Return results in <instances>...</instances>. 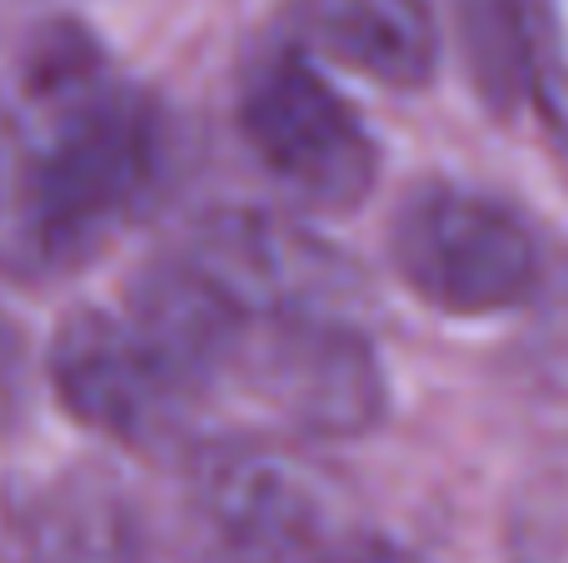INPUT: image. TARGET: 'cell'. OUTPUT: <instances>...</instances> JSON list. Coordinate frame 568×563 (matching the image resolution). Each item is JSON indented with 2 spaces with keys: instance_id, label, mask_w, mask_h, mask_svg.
<instances>
[{
  "instance_id": "obj_12",
  "label": "cell",
  "mask_w": 568,
  "mask_h": 563,
  "mask_svg": "<svg viewBox=\"0 0 568 563\" xmlns=\"http://www.w3.org/2000/svg\"><path fill=\"white\" fill-rule=\"evenodd\" d=\"M324 563H414L404 549L384 544V539H354V544H339Z\"/></svg>"
},
{
  "instance_id": "obj_6",
  "label": "cell",
  "mask_w": 568,
  "mask_h": 563,
  "mask_svg": "<svg viewBox=\"0 0 568 563\" xmlns=\"http://www.w3.org/2000/svg\"><path fill=\"white\" fill-rule=\"evenodd\" d=\"M389 255L404 285L444 315H494L539 285L524 219L469 190H419L394 219Z\"/></svg>"
},
{
  "instance_id": "obj_3",
  "label": "cell",
  "mask_w": 568,
  "mask_h": 563,
  "mask_svg": "<svg viewBox=\"0 0 568 563\" xmlns=\"http://www.w3.org/2000/svg\"><path fill=\"white\" fill-rule=\"evenodd\" d=\"M175 259L220 305L245 319L354 325V309L364 305V275L354 259L275 209L205 215L175 249Z\"/></svg>"
},
{
  "instance_id": "obj_2",
  "label": "cell",
  "mask_w": 568,
  "mask_h": 563,
  "mask_svg": "<svg viewBox=\"0 0 568 563\" xmlns=\"http://www.w3.org/2000/svg\"><path fill=\"white\" fill-rule=\"evenodd\" d=\"M334 534V489L280 439L195 444L180 489L185 563H314Z\"/></svg>"
},
{
  "instance_id": "obj_8",
  "label": "cell",
  "mask_w": 568,
  "mask_h": 563,
  "mask_svg": "<svg viewBox=\"0 0 568 563\" xmlns=\"http://www.w3.org/2000/svg\"><path fill=\"white\" fill-rule=\"evenodd\" d=\"M294 50L414 90L434 75L439 35L424 0H294Z\"/></svg>"
},
{
  "instance_id": "obj_4",
  "label": "cell",
  "mask_w": 568,
  "mask_h": 563,
  "mask_svg": "<svg viewBox=\"0 0 568 563\" xmlns=\"http://www.w3.org/2000/svg\"><path fill=\"white\" fill-rule=\"evenodd\" d=\"M45 379L80 424L120 444L200 439V399L170 349L120 309H75L45 349Z\"/></svg>"
},
{
  "instance_id": "obj_9",
  "label": "cell",
  "mask_w": 568,
  "mask_h": 563,
  "mask_svg": "<svg viewBox=\"0 0 568 563\" xmlns=\"http://www.w3.org/2000/svg\"><path fill=\"white\" fill-rule=\"evenodd\" d=\"M514 55L544 125L568 150V0H514Z\"/></svg>"
},
{
  "instance_id": "obj_11",
  "label": "cell",
  "mask_w": 568,
  "mask_h": 563,
  "mask_svg": "<svg viewBox=\"0 0 568 563\" xmlns=\"http://www.w3.org/2000/svg\"><path fill=\"white\" fill-rule=\"evenodd\" d=\"M429 6V0H424ZM459 6L464 25H469V40L484 60V75L519 80V55H514V0H449Z\"/></svg>"
},
{
  "instance_id": "obj_7",
  "label": "cell",
  "mask_w": 568,
  "mask_h": 563,
  "mask_svg": "<svg viewBox=\"0 0 568 563\" xmlns=\"http://www.w3.org/2000/svg\"><path fill=\"white\" fill-rule=\"evenodd\" d=\"M0 563H150L140 509L100 464L0 484Z\"/></svg>"
},
{
  "instance_id": "obj_1",
  "label": "cell",
  "mask_w": 568,
  "mask_h": 563,
  "mask_svg": "<svg viewBox=\"0 0 568 563\" xmlns=\"http://www.w3.org/2000/svg\"><path fill=\"white\" fill-rule=\"evenodd\" d=\"M160 105L80 25L26 35L0 70V275L55 285L100 255L160 190Z\"/></svg>"
},
{
  "instance_id": "obj_10",
  "label": "cell",
  "mask_w": 568,
  "mask_h": 563,
  "mask_svg": "<svg viewBox=\"0 0 568 563\" xmlns=\"http://www.w3.org/2000/svg\"><path fill=\"white\" fill-rule=\"evenodd\" d=\"M36 405V355L16 319L0 309V439L20 434Z\"/></svg>"
},
{
  "instance_id": "obj_5",
  "label": "cell",
  "mask_w": 568,
  "mask_h": 563,
  "mask_svg": "<svg viewBox=\"0 0 568 563\" xmlns=\"http://www.w3.org/2000/svg\"><path fill=\"white\" fill-rule=\"evenodd\" d=\"M240 130L260 165L310 205L354 209L379 175L369 130L294 45L275 50L250 75L240 95Z\"/></svg>"
}]
</instances>
